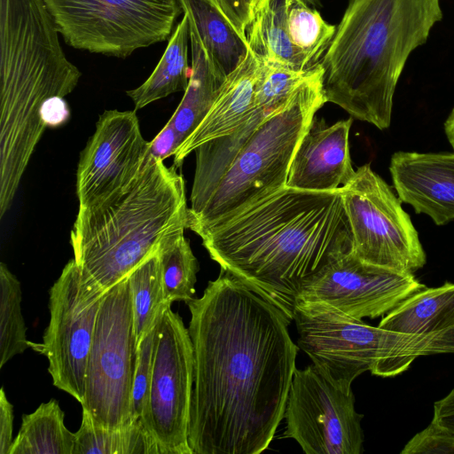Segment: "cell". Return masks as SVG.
Instances as JSON below:
<instances>
[{"label":"cell","mask_w":454,"mask_h":454,"mask_svg":"<svg viewBox=\"0 0 454 454\" xmlns=\"http://www.w3.org/2000/svg\"><path fill=\"white\" fill-rule=\"evenodd\" d=\"M193 348V454H259L284 419L299 347L291 321L222 270L186 303Z\"/></svg>","instance_id":"1"},{"label":"cell","mask_w":454,"mask_h":454,"mask_svg":"<svg viewBox=\"0 0 454 454\" xmlns=\"http://www.w3.org/2000/svg\"><path fill=\"white\" fill-rule=\"evenodd\" d=\"M199 236L211 259L292 321L303 286L352 251L342 196L284 187Z\"/></svg>","instance_id":"2"},{"label":"cell","mask_w":454,"mask_h":454,"mask_svg":"<svg viewBox=\"0 0 454 454\" xmlns=\"http://www.w3.org/2000/svg\"><path fill=\"white\" fill-rule=\"evenodd\" d=\"M442 19L441 0H349L320 60L326 102L387 129L407 59Z\"/></svg>","instance_id":"3"},{"label":"cell","mask_w":454,"mask_h":454,"mask_svg":"<svg viewBox=\"0 0 454 454\" xmlns=\"http://www.w3.org/2000/svg\"><path fill=\"white\" fill-rule=\"evenodd\" d=\"M44 0H0V216L9 210L46 128L44 103L82 75L66 57Z\"/></svg>","instance_id":"4"},{"label":"cell","mask_w":454,"mask_h":454,"mask_svg":"<svg viewBox=\"0 0 454 454\" xmlns=\"http://www.w3.org/2000/svg\"><path fill=\"white\" fill-rule=\"evenodd\" d=\"M187 223L184 180L176 167L156 160L122 192L79 209L70 234L74 259L107 291L153 254L167 233Z\"/></svg>","instance_id":"5"},{"label":"cell","mask_w":454,"mask_h":454,"mask_svg":"<svg viewBox=\"0 0 454 454\" xmlns=\"http://www.w3.org/2000/svg\"><path fill=\"white\" fill-rule=\"evenodd\" d=\"M297 346L336 386L352 390L353 381L370 371L397 375L419 356L454 353V328L408 334L372 326L322 301L297 300L294 311Z\"/></svg>","instance_id":"6"},{"label":"cell","mask_w":454,"mask_h":454,"mask_svg":"<svg viewBox=\"0 0 454 454\" xmlns=\"http://www.w3.org/2000/svg\"><path fill=\"white\" fill-rule=\"evenodd\" d=\"M323 67L271 112L241 147L201 207L188 213L187 229L213 224L286 187L299 143L325 103Z\"/></svg>","instance_id":"7"},{"label":"cell","mask_w":454,"mask_h":454,"mask_svg":"<svg viewBox=\"0 0 454 454\" xmlns=\"http://www.w3.org/2000/svg\"><path fill=\"white\" fill-rule=\"evenodd\" d=\"M137 358V342L127 277L103 297L89 354L81 405L96 426L119 428L137 420L133 411Z\"/></svg>","instance_id":"8"},{"label":"cell","mask_w":454,"mask_h":454,"mask_svg":"<svg viewBox=\"0 0 454 454\" xmlns=\"http://www.w3.org/2000/svg\"><path fill=\"white\" fill-rule=\"evenodd\" d=\"M67 44L125 58L168 40L183 12L179 0H44Z\"/></svg>","instance_id":"9"},{"label":"cell","mask_w":454,"mask_h":454,"mask_svg":"<svg viewBox=\"0 0 454 454\" xmlns=\"http://www.w3.org/2000/svg\"><path fill=\"white\" fill-rule=\"evenodd\" d=\"M339 189L351 231V252L358 259L409 273L426 264V253L403 201L370 164L356 169Z\"/></svg>","instance_id":"10"},{"label":"cell","mask_w":454,"mask_h":454,"mask_svg":"<svg viewBox=\"0 0 454 454\" xmlns=\"http://www.w3.org/2000/svg\"><path fill=\"white\" fill-rule=\"evenodd\" d=\"M83 274L74 259L63 268L50 289V322L41 352L49 362L53 385L80 403L99 307L106 294Z\"/></svg>","instance_id":"11"},{"label":"cell","mask_w":454,"mask_h":454,"mask_svg":"<svg viewBox=\"0 0 454 454\" xmlns=\"http://www.w3.org/2000/svg\"><path fill=\"white\" fill-rule=\"evenodd\" d=\"M193 365L189 330L169 307L157 325L153 375L140 417L160 454H193L189 444Z\"/></svg>","instance_id":"12"},{"label":"cell","mask_w":454,"mask_h":454,"mask_svg":"<svg viewBox=\"0 0 454 454\" xmlns=\"http://www.w3.org/2000/svg\"><path fill=\"white\" fill-rule=\"evenodd\" d=\"M363 414L355 409L352 390H345L312 364L295 369L284 419L286 437L306 454H361Z\"/></svg>","instance_id":"13"},{"label":"cell","mask_w":454,"mask_h":454,"mask_svg":"<svg viewBox=\"0 0 454 454\" xmlns=\"http://www.w3.org/2000/svg\"><path fill=\"white\" fill-rule=\"evenodd\" d=\"M135 111L107 110L80 154L76 172L79 209L104 203L129 187L152 162Z\"/></svg>","instance_id":"14"},{"label":"cell","mask_w":454,"mask_h":454,"mask_svg":"<svg viewBox=\"0 0 454 454\" xmlns=\"http://www.w3.org/2000/svg\"><path fill=\"white\" fill-rule=\"evenodd\" d=\"M425 287L412 273L364 262L350 251L309 280L297 300L322 301L363 320L387 315Z\"/></svg>","instance_id":"15"},{"label":"cell","mask_w":454,"mask_h":454,"mask_svg":"<svg viewBox=\"0 0 454 454\" xmlns=\"http://www.w3.org/2000/svg\"><path fill=\"white\" fill-rule=\"evenodd\" d=\"M353 118L328 125L313 117L292 160L286 186L310 192H335L354 176L348 137Z\"/></svg>","instance_id":"16"},{"label":"cell","mask_w":454,"mask_h":454,"mask_svg":"<svg viewBox=\"0 0 454 454\" xmlns=\"http://www.w3.org/2000/svg\"><path fill=\"white\" fill-rule=\"evenodd\" d=\"M389 171L401 200L436 225L454 220V152H396Z\"/></svg>","instance_id":"17"},{"label":"cell","mask_w":454,"mask_h":454,"mask_svg":"<svg viewBox=\"0 0 454 454\" xmlns=\"http://www.w3.org/2000/svg\"><path fill=\"white\" fill-rule=\"evenodd\" d=\"M261 67L260 59L249 49L243 61L229 74L200 125L174 155V167L202 144L233 132L255 107V91Z\"/></svg>","instance_id":"18"},{"label":"cell","mask_w":454,"mask_h":454,"mask_svg":"<svg viewBox=\"0 0 454 454\" xmlns=\"http://www.w3.org/2000/svg\"><path fill=\"white\" fill-rule=\"evenodd\" d=\"M190 31L204 48L217 75L224 81L245 59L249 46L215 0H179Z\"/></svg>","instance_id":"19"},{"label":"cell","mask_w":454,"mask_h":454,"mask_svg":"<svg viewBox=\"0 0 454 454\" xmlns=\"http://www.w3.org/2000/svg\"><path fill=\"white\" fill-rule=\"evenodd\" d=\"M288 0H257L246 36L249 49L261 59L297 70L311 68L306 56L292 43L287 24Z\"/></svg>","instance_id":"20"},{"label":"cell","mask_w":454,"mask_h":454,"mask_svg":"<svg viewBox=\"0 0 454 454\" xmlns=\"http://www.w3.org/2000/svg\"><path fill=\"white\" fill-rule=\"evenodd\" d=\"M379 327L408 334L454 328V284L419 290L385 315Z\"/></svg>","instance_id":"21"},{"label":"cell","mask_w":454,"mask_h":454,"mask_svg":"<svg viewBox=\"0 0 454 454\" xmlns=\"http://www.w3.org/2000/svg\"><path fill=\"white\" fill-rule=\"evenodd\" d=\"M190 34L192 67L189 83L180 104L168 121L177 133L181 145L207 115L223 82L214 70L197 36L191 31Z\"/></svg>","instance_id":"22"},{"label":"cell","mask_w":454,"mask_h":454,"mask_svg":"<svg viewBox=\"0 0 454 454\" xmlns=\"http://www.w3.org/2000/svg\"><path fill=\"white\" fill-rule=\"evenodd\" d=\"M190 40V25L187 16L184 15L152 74L142 85L127 91L135 105V110L172 93L186 90L191 75L188 66Z\"/></svg>","instance_id":"23"},{"label":"cell","mask_w":454,"mask_h":454,"mask_svg":"<svg viewBox=\"0 0 454 454\" xmlns=\"http://www.w3.org/2000/svg\"><path fill=\"white\" fill-rule=\"evenodd\" d=\"M64 417L55 399L24 414L9 454H73L75 433L67 428Z\"/></svg>","instance_id":"24"},{"label":"cell","mask_w":454,"mask_h":454,"mask_svg":"<svg viewBox=\"0 0 454 454\" xmlns=\"http://www.w3.org/2000/svg\"><path fill=\"white\" fill-rule=\"evenodd\" d=\"M73 454H160L157 444L142 421L119 428L96 426L82 411L75 433Z\"/></svg>","instance_id":"25"},{"label":"cell","mask_w":454,"mask_h":454,"mask_svg":"<svg viewBox=\"0 0 454 454\" xmlns=\"http://www.w3.org/2000/svg\"><path fill=\"white\" fill-rule=\"evenodd\" d=\"M137 346L171 307L165 294L157 250L128 276Z\"/></svg>","instance_id":"26"},{"label":"cell","mask_w":454,"mask_h":454,"mask_svg":"<svg viewBox=\"0 0 454 454\" xmlns=\"http://www.w3.org/2000/svg\"><path fill=\"white\" fill-rule=\"evenodd\" d=\"M184 230L180 228L167 233L157 248L166 298L171 303H187L195 294L199 265L184 235Z\"/></svg>","instance_id":"27"},{"label":"cell","mask_w":454,"mask_h":454,"mask_svg":"<svg viewBox=\"0 0 454 454\" xmlns=\"http://www.w3.org/2000/svg\"><path fill=\"white\" fill-rule=\"evenodd\" d=\"M22 291L18 278L0 263V368L28 347L21 312Z\"/></svg>","instance_id":"28"},{"label":"cell","mask_w":454,"mask_h":454,"mask_svg":"<svg viewBox=\"0 0 454 454\" xmlns=\"http://www.w3.org/2000/svg\"><path fill=\"white\" fill-rule=\"evenodd\" d=\"M287 24L294 45L317 65L327 50L336 26L327 23L306 0H288Z\"/></svg>","instance_id":"29"},{"label":"cell","mask_w":454,"mask_h":454,"mask_svg":"<svg viewBox=\"0 0 454 454\" xmlns=\"http://www.w3.org/2000/svg\"><path fill=\"white\" fill-rule=\"evenodd\" d=\"M255 91V106L279 107L301 84L317 73L322 66L297 70L286 65L261 59Z\"/></svg>","instance_id":"30"},{"label":"cell","mask_w":454,"mask_h":454,"mask_svg":"<svg viewBox=\"0 0 454 454\" xmlns=\"http://www.w3.org/2000/svg\"><path fill=\"white\" fill-rule=\"evenodd\" d=\"M157 325L143 337L137 346L133 385V411L136 419H139L142 415L150 388L156 347Z\"/></svg>","instance_id":"31"},{"label":"cell","mask_w":454,"mask_h":454,"mask_svg":"<svg viewBox=\"0 0 454 454\" xmlns=\"http://www.w3.org/2000/svg\"><path fill=\"white\" fill-rule=\"evenodd\" d=\"M401 453H454V434L432 421L406 443Z\"/></svg>","instance_id":"32"},{"label":"cell","mask_w":454,"mask_h":454,"mask_svg":"<svg viewBox=\"0 0 454 454\" xmlns=\"http://www.w3.org/2000/svg\"><path fill=\"white\" fill-rule=\"evenodd\" d=\"M181 145L177 133L168 122L159 134L149 142L148 158L153 160H164L175 155Z\"/></svg>","instance_id":"33"},{"label":"cell","mask_w":454,"mask_h":454,"mask_svg":"<svg viewBox=\"0 0 454 454\" xmlns=\"http://www.w3.org/2000/svg\"><path fill=\"white\" fill-rule=\"evenodd\" d=\"M13 406L6 397L4 387L0 390V454H9L12 439Z\"/></svg>","instance_id":"34"},{"label":"cell","mask_w":454,"mask_h":454,"mask_svg":"<svg viewBox=\"0 0 454 454\" xmlns=\"http://www.w3.org/2000/svg\"><path fill=\"white\" fill-rule=\"evenodd\" d=\"M215 2L233 26L246 36L251 17L244 0H215Z\"/></svg>","instance_id":"35"},{"label":"cell","mask_w":454,"mask_h":454,"mask_svg":"<svg viewBox=\"0 0 454 454\" xmlns=\"http://www.w3.org/2000/svg\"><path fill=\"white\" fill-rule=\"evenodd\" d=\"M41 115L46 127H59L69 119L70 111L63 97H54L44 103Z\"/></svg>","instance_id":"36"},{"label":"cell","mask_w":454,"mask_h":454,"mask_svg":"<svg viewBox=\"0 0 454 454\" xmlns=\"http://www.w3.org/2000/svg\"><path fill=\"white\" fill-rule=\"evenodd\" d=\"M432 421L454 434V388L434 403Z\"/></svg>","instance_id":"37"},{"label":"cell","mask_w":454,"mask_h":454,"mask_svg":"<svg viewBox=\"0 0 454 454\" xmlns=\"http://www.w3.org/2000/svg\"><path fill=\"white\" fill-rule=\"evenodd\" d=\"M309 4H311V5H317L321 0H306Z\"/></svg>","instance_id":"38"}]
</instances>
